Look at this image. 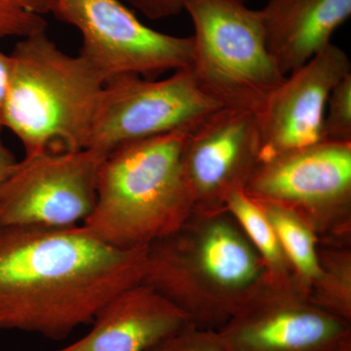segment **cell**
<instances>
[{"mask_svg":"<svg viewBox=\"0 0 351 351\" xmlns=\"http://www.w3.org/2000/svg\"><path fill=\"white\" fill-rule=\"evenodd\" d=\"M320 274L307 292L314 304L351 322V252L343 245L318 244Z\"/></svg>","mask_w":351,"mask_h":351,"instance_id":"e0dca14e","label":"cell"},{"mask_svg":"<svg viewBox=\"0 0 351 351\" xmlns=\"http://www.w3.org/2000/svg\"><path fill=\"white\" fill-rule=\"evenodd\" d=\"M17 162V159L14 156L13 152L4 145L0 138V186L12 173Z\"/></svg>","mask_w":351,"mask_h":351,"instance_id":"603a6c76","label":"cell"},{"mask_svg":"<svg viewBox=\"0 0 351 351\" xmlns=\"http://www.w3.org/2000/svg\"><path fill=\"white\" fill-rule=\"evenodd\" d=\"M52 14L80 32V54L106 82L191 66L193 36H171L147 27L121 0H56Z\"/></svg>","mask_w":351,"mask_h":351,"instance_id":"ba28073f","label":"cell"},{"mask_svg":"<svg viewBox=\"0 0 351 351\" xmlns=\"http://www.w3.org/2000/svg\"><path fill=\"white\" fill-rule=\"evenodd\" d=\"M151 20L173 17L184 11V0H121ZM246 2L247 0H240Z\"/></svg>","mask_w":351,"mask_h":351,"instance_id":"44dd1931","label":"cell"},{"mask_svg":"<svg viewBox=\"0 0 351 351\" xmlns=\"http://www.w3.org/2000/svg\"><path fill=\"white\" fill-rule=\"evenodd\" d=\"M10 59L9 55L0 50V133L3 129L2 113H3L4 101H5L7 84H8Z\"/></svg>","mask_w":351,"mask_h":351,"instance_id":"7402d4cb","label":"cell"},{"mask_svg":"<svg viewBox=\"0 0 351 351\" xmlns=\"http://www.w3.org/2000/svg\"><path fill=\"white\" fill-rule=\"evenodd\" d=\"M244 189L292 209L320 243L341 245L350 237L351 142L322 141L263 161Z\"/></svg>","mask_w":351,"mask_h":351,"instance_id":"52a82bcc","label":"cell"},{"mask_svg":"<svg viewBox=\"0 0 351 351\" xmlns=\"http://www.w3.org/2000/svg\"><path fill=\"white\" fill-rule=\"evenodd\" d=\"M261 162L257 117L219 108L189 134L184 173L195 211L226 210L230 193L245 189Z\"/></svg>","mask_w":351,"mask_h":351,"instance_id":"8fae6325","label":"cell"},{"mask_svg":"<svg viewBox=\"0 0 351 351\" xmlns=\"http://www.w3.org/2000/svg\"><path fill=\"white\" fill-rule=\"evenodd\" d=\"M323 137L332 142H351V73L336 85L328 98Z\"/></svg>","mask_w":351,"mask_h":351,"instance_id":"d6986e66","label":"cell"},{"mask_svg":"<svg viewBox=\"0 0 351 351\" xmlns=\"http://www.w3.org/2000/svg\"><path fill=\"white\" fill-rule=\"evenodd\" d=\"M82 338L53 351H149L182 328L188 316L144 283L115 295Z\"/></svg>","mask_w":351,"mask_h":351,"instance_id":"4fadbf2b","label":"cell"},{"mask_svg":"<svg viewBox=\"0 0 351 351\" xmlns=\"http://www.w3.org/2000/svg\"><path fill=\"white\" fill-rule=\"evenodd\" d=\"M149 351H232L218 331L188 325Z\"/></svg>","mask_w":351,"mask_h":351,"instance_id":"ffe728a7","label":"cell"},{"mask_svg":"<svg viewBox=\"0 0 351 351\" xmlns=\"http://www.w3.org/2000/svg\"><path fill=\"white\" fill-rule=\"evenodd\" d=\"M226 210L239 223L247 239L263 258L274 283L294 280L292 265L271 223L244 189L233 191L226 199Z\"/></svg>","mask_w":351,"mask_h":351,"instance_id":"2e32d148","label":"cell"},{"mask_svg":"<svg viewBox=\"0 0 351 351\" xmlns=\"http://www.w3.org/2000/svg\"><path fill=\"white\" fill-rule=\"evenodd\" d=\"M147 248H115L83 226H0V330L63 341L142 283Z\"/></svg>","mask_w":351,"mask_h":351,"instance_id":"6da1fadb","label":"cell"},{"mask_svg":"<svg viewBox=\"0 0 351 351\" xmlns=\"http://www.w3.org/2000/svg\"><path fill=\"white\" fill-rule=\"evenodd\" d=\"M105 156L89 149L25 156L0 186V226L66 228L84 221L96 203Z\"/></svg>","mask_w":351,"mask_h":351,"instance_id":"9c48e42d","label":"cell"},{"mask_svg":"<svg viewBox=\"0 0 351 351\" xmlns=\"http://www.w3.org/2000/svg\"><path fill=\"white\" fill-rule=\"evenodd\" d=\"M261 14L270 56L287 76L332 44L351 0H269Z\"/></svg>","mask_w":351,"mask_h":351,"instance_id":"5bb4252c","label":"cell"},{"mask_svg":"<svg viewBox=\"0 0 351 351\" xmlns=\"http://www.w3.org/2000/svg\"><path fill=\"white\" fill-rule=\"evenodd\" d=\"M2 123L25 156L86 149L105 78L78 54H66L45 32L22 38L9 54Z\"/></svg>","mask_w":351,"mask_h":351,"instance_id":"277c9868","label":"cell"},{"mask_svg":"<svg viewBox=\"0 0 351 351\" xmlns=\"http://www.w3.org/2000/svg\"><path fill=\"white\" fill-rule=\"evenodd\" d=\"M254 200L271 223L292 265L295 284L307 295L320 274L317 235L290 208L272 201Z\"/></svg>","mask_w":351,"mask_h":351,"instance_id":"9a60e30c","label":"cell"},{"mask_svg":"<svg viewBox=\"0 0 351 351\" xmlns=\"http://www.w3.org/2000/svg\"><path fill=\"white\" fill-rule=\"evenodd\" d=\"M350 73L348 54L330 44L285 76L255 112L261 162L325 141L323 124L328 98L332 88Z\"/></svg>","mask_w":351,"mask_h":351,"instance_id":"7c38bea8","label":"cell"},{"mask_svg":"<svg viewBox=\"0 0 351 351\" xmlns=\"http://www.w3.org/2000/svg\"><path fill=\"white\" fill-rule=\"evenodd\" d=\"M193 129L136 141L107 154L93 211L82 226L125 250L179 230L195 211L184 173V147Z\"/></svg>","mask_w":351,"mask_h":351,"instance_id":"3957f363","label":"cell"},{"mask_svg":"<svg viewBox=\"0 0 351 351\" xmlns=\"http://www.w3.org/2000/svg\"><path fill=\"white\" fill-rule=\"evenodd\" d=\"M218 332L232 351H351V322L314 304L295 279L270 284Z\"/></svg>","mask_w":351,"mask_h":351,"instance_id":"30bf717a","label":"cell"},{"mask_svg":"<svg viewBox=\"0 0 351 351\" xmlns=\"http://www.w3.org/2000/svg\"><path fill=\"white\" fill-rule=\"evenodd\" d=\"M142 283L200 329L218 331L272 284L269 270L226 210L193 211L149 245Z\"/></svg>","mask_w":351,"mask_h":351,"instance_id":"7a4b0ae2","label":"cell"},{"mask_svg":"<svg viewBox=\"0 0 351 351\" xmlns=\"http://www.w3.org/2000/svg\"><path fill=\"white\" fill-rule=\"evenodd\" d=\"M219 108L199 86L191 66L158 80L114 76L101 89L86 149L107 156L129 143L195 128Z\"/></svg>","mask_w":351,"mask_h":351,"instance_id":"8992f818","label":"cell"},{"mask_svg":"<svg viewBox=\"0 0 351 351\" xmlns=\"http://www.w3.org/2000/svg\"><path fill=\"white\" fill-rule=\"evenodd\" d=\"M195 27L191 69L223 108L256 112L285 76L270 56L261 10L240 0H184Z\"/></svg>","mask_w":351,"mask_h":351,"instance_id":"5b68a950","label":"cell"},{"mask_svg":"<svg viewBox=\"0 0 351 351\" xmlns=\"http://www.w3.org/2000/svg\"><path fill=\"white\" fill-rule=\"evenodd\" d=\"M56 0H0V39H21L45 32V16Z\"/></svg>","mask_w":351,"mask_h":351,"instance_id":"ac0fdd59","label":"cell"}]
</instances>
